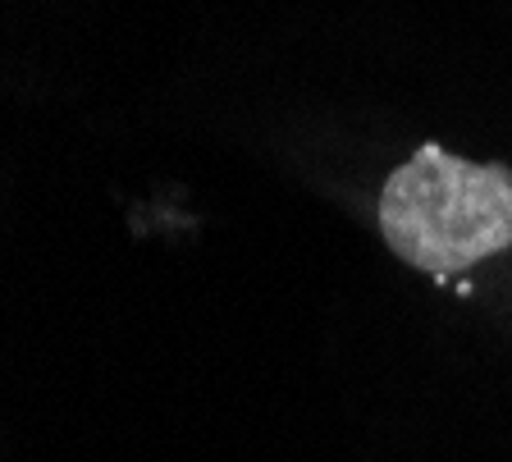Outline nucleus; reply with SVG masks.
Returning a JSON list of instances; mask_svg holds the SVG:
<instances>
[{
    "label": "nucleus",
    "instance_id": "f257e3e1",
    "mask_svg": "<svg viewBox=\"0 0 512 462\" xmlns=\"http://www.w3.org/2000/svg\"><path fill=\"white\" fill-rule=\"evenodd\" d=\"M380 234L394 257L426 275L471 270L512 248V170L426 142L384 183Z\"/></svg>",
    "mask_w": 512,
    "mask_h": 462
}]
</instances>
